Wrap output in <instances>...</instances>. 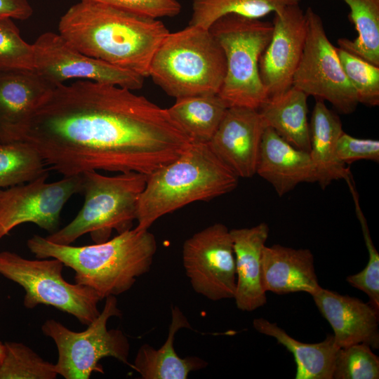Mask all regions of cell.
Here are the masks:
<instances>
[{
  "instance_id": "1",
  "label": "cell",
  "mask_w": 379,
  "mask_h": 379,
  "mask_svg": "<svg viewBox=\"0 0 379 379\" xmlns=\"http://www.w3.org/2000/svg\"><path fill=\"white\" fill-rule=\"evenodd\" d=\"M22 141L63 177L90 171L148 175L192 142L166 109L130 89L88 80L56 86Z\"/></svg>"
},
{
  "instance_id": "2",
  "label": "cell",
  "mask_w": 379,
  "mask_h": 379,
  "mask_svg": "<svg viewBox=\"0 0 379 379\" xmlns=\"http://www.w3.org/2000/svg\"><path fill=\"white\" fill-rule=\"evenodd\" d=\"M58 30L82 53L143 77H149L153 55L169 33L159 19L81 0L60 18Z\"/></svg>"
},
{
  "instance_id": "3",
  "label": "cell",
  "mask_w": 379,
  "mask_h": 379,
  "mask_svg": "<svg viewBox=\"0 0 379 379\" xmlns=\"http://www.w3.org/2000/svg\"><path fill=\"white\" fill-rule=\"evenodd\" d=\"M27 246L36 258H56L72 269L75 283L91 288L101 300L128 291L150 270L157 248L152 233L135 228L92 245L58 244L35 234Z\"/></svg>"
},
{
  "instance_id": "4",
  "label": "cell",
  "mask_w": 379,
  "mask_h": 379,
  "mask_svg": "<svg viewBox=\"0 0 379 379\" xmlns=\"http://www.w3.org/2000/svg\"><path fill=\"white\" fill-rule=\"evenodd\" d=\"M238 180L208 143L192 142L174 161L147 175L138 204L135 229L147 230L161 216L190 203L230 192Z\"/></svg>"
},
{
  "instance_id": "5",
  "label": "cell",
  "mask_w": 379,
  "mask_h": 379,
  "mask_svg": "<svg viewBox=\"0 0 379 379\" xmlns=\"http://www.w3.org/2000/svg\"><path fill=\"white\" fill-rule=\"evenodd\" d=\"M226 74L224 52L208 29L188 25L168 33L152 58L149 77L176 99L218 94Z\"/></svg>"
},
{
  "instance_id": "6",
  "label": "cell",
  "mask_w": 379,
  "mask_h": 379,
  "mask_svg": "<svg viewBox=\"0 0 379 379\" xmlns=\"http://www.w3.org/2000/svg\"><path fill=\"white\" fill-rule=\"evenodd\" d=\"M81 175L83 206L69 223L46 238L69 245L89 233L97 244L107 241L113 230L120 234L131 230L147 175L131 171L107 176L90 171Z\"/></svg>"
},
{
  "instance_id": "7",
  "label": "cell",
  "mask_w": 379,
  "mask_h": 379,
  "mask_svg": "<svg viewBox=\"0 0 379 379\" xmlns=\"http://www.w3.org/2000/svg\"><path fill=\"white\" fill-rule=\"evenodd\" d=\"M208 29L226 60V74L218 95L228 107L258 109L269 98L260 77L259 61L270 41L272 23L227 14L218 18Z\"/></svg>"
},
{
  "instance_id": "8",
  "label": "cell",
  "mask_w": 379,
  "mask_h": 379,
  "mask_svg": "<svg viewBox=\"0 0 379 379\" xmlns=\"http://www.w3.org/2000/svg\"><path fill=\"white\" fill-rule=\"evenodd\" d=\"M121 316L117 298L109 295L99 315L83 331H74L55 319H47L41 328L56 345L58 375L65 379H88L93 373H104L99 361L107 357L130 365L127 337L121 330L107 327L111 317Z\"/></svg>"
},
{
  "instance_id": "9",
  "label": "cell",
  "mask_w": 379,
  "mask_h": 379,
  "mask_svg": "<svg viewBox=\"0 0 379 379\" xmlns=\"http://www.w3.org/2000/svg\"><path fill=\"white\" fill-rule=\"evenodd\" d=\"M63 267L53 258L29 260L16 253L0 252V274L23 288L26 308L51 305L88 326L100 312L101 298L90 287L67 282L62 277Z\"/></svg>"
},
{
  "instance_id": "10",
  "label": "cell",
  "mask_w": 379,
  "mask_h": 379,
  "mask_svg": "<svg viewBox=\"0 0 379 379\" xmlns=\"http://www.w3.org/2000/svg\"><path fill=\"white\" fill-rule=\"evenodd\" d=\"M305 12L307 35L293 86L317 100L328 101L341 114L353 112L359 104L321 17L311 8Z\"/></svg>"
},
{
  "instance_id": "11",
  "label": "cell",
  "mask_w": 379,
  "mask_h": 379,
  "mask_svg": "<svg viewBox=\"0 0 379 379\" xmlns=\"http://www.w3.org/2000/svg\"><path fill=\"white\" fill-rule=\"evenodd\" d=\"M182 256L196 293L213 301L234 298L235 257L230 230L225 225L215 223L186 239Z\"/></svg>"
},
{
  "instance_id": "12",
  "label": "cell",
  "mask_w": 379,
  "mask_h": 379,
  "mask_svg": "<svg viewBox=\"0 0 379 379\" xmlns=\"http://www.w3.org/2000/svg\"><path fill=\"white\" fill-rule=\"evenodd\" d=\"M48 173L25 183L0 190V239L14 227L33 223L50 234L58 230L61 211L81 193L82 175L46 182Z\"/></svg>"
},
{
  "instance_id": "13",
  "label": "cell",
  "mask_w": 379,
  "mask_h": 379,
  "mask_svg": "<svg viewBox=\"0 0 379 379\" xmlns=\"http://www.w3.org/2000/svg\"><path fill=\"white\" fill-rule=\"evenodd\" d=\"M32 46L34 69L55 86L72 79L114 85L131 91L143 86L145 77L82 53L60 34L45 32Z\"/></svg>"
},
{
  "instance_id": "14",
  "label": "cell",
  "mask_w": 379,
  "mask_h": 379,
  "mask_svg": "<svg viewBox=\"0 0 379 379\" xmlns=\"http://www.w3.org/2000/svg\"><path fill=\"white\" fill-rule=\"evenodd\" d=\"M270 41L259 61V73L269 98L293 86L307 35L305 12L299 4L274 13Z\"/></svg>"
},
{
  "instance_id": "15",
  "label": "cell",
  "mask_w": 379,
  "mask_h": 379,
  "mask_svg": "<svg viewBox=\"0 0 379 379\" xmlns=\"http://www.w3.org/2000/svg\"><path fill=\"white\" fill-rule=\"evenodd\" d=\"M266 125L258 109L229 107L208 142L217 157L239 178L256 174Z\"/></svg>"
},
{
  "instance_id": "16",
  "label": "cell",
  "mask_w": 379,
  "mask_h": 379,
  "mask_svg": "<svg viewBox=\"0 0 379 379\" xmlns=\"http://www.w3.org/2000/svg\"><path fill=\"white\" fill-rule=\"evenodd\" d=\"M55 87L34 69H0V143L22 140L34 112Z\"/></svg>"
},
{
  "instance_id": "17",
  "label": "cell",
  "mask_w": 379,
  "mask_h": 379,
  "mask_svg": "<svg viewBox=\"0 0 379 379\" xmlns=\"http://www.w3.org/2000/svg\"><path fill=\"white\" fill-rule=\"evenodd\" d=\"M312 297L332 327L339 348L357 343H364L374 350L379 348V310L359 298L322 287Z\"/></svg>"
},
{
  "instance_id": "18",
  "label": "cell",
  "mask_w": 379,
  "mask_h": 379,
  "mask_svg": "<svg viewBox=\"0 0 379 379\" xmlns=\"http://www.w3.org/2000/svg\"><path fill=\"white\" fill-rule=\"evenodd\" d=\"M256 174L270 183L279 197L300 183L317 182L310 153L293 147L268 126L262 134Z\"/></svg>"
},
{
  "instance_id": "19",
  "label": "cell",
  "mask_w": 379,
  "mask_h": 379,
  "mask_svg": "<svg viewBox=\"0 0 379 379\" xmlns=\"http://www.w3.org/2000/svg\"><path fill=\"white\" fill-rule=\"evenodd\" d=\"M261 283L265 292L278 295L305 292L312 295L321 288L310 250L279 244L262 250Z\"/></svg>"
},
{
  "instance_id": "20",
  "label": "cell",
  "mask_w": 379,
  "mask_h": 379,
  "mask_svg": "<svg viewBox=\"0 0 379 379\" xmlns=\"http://www.w3.org/2000/svg\"><path fill=\"white\" fill-rule=\"evenodd\" d=\"M269 232L265 222L230 230L237 275L234 299L240 310L251 312L267 302L261 283V256Z\"/></svg>"
},
{
  "instance_id": "21",
  "label": "cell",
  "mask_w": 379,
  "mask_h": 379,
  "mask_svg": "<svg viewBox=\"0 0 379 379\" xmlns=\"http://www.w3.org/2000/svg\"><path fill=\"white\" fill-rule=\"evenodd\" d=\"M339 117L329 109L324 101L317 100L310 124L311 159L317 182L324 190L333 181L352 178L350 168L337 157V142L343 133Z\"/></svg>"
},
{
  "instance_id": "22",
  "label": "cell",
  "mask_w": 379,
  "mask_h": 379,
  "mask_svg": "<svg viewBox=\"0 0 379 379\" xmlns=\"http://www.w3.org/2000/svg\"><path fill=\"white\" fill-rule=\"evenodd\" d=\"M182 328H190L186 317L177 306L171 309V322L164 345L154 349L148 344L138 350L131 367L143 379H186L190 373L207 366V362L194 356L180 357L174 348L175 335Z\"/></svg>"
},
{
  "instance_id": "23",
  "label": "cell",
  "mask_w": 379,
  "mask_h": 379,
  "mask_svg": "<svg viewBox=\"0 0 379 379\" xmlns=\"http://www.w3.org/2000/svg\"><path fill=\"white\" fill-rule=\"evenodd\" d=\"M259 333L271 336L291 352L296 364L295 379H333L334 364L339 347L333 335L317 343H305L290 336L276 323L263 318L253 321Z\"/></svg>"
},
{
  "instance_id": "24",
  "label": "cell",
  "mask_w": 379,
  "mask_h": 379,
  "mask_svg": "<svg viewBox=\"0 0 379 379\" xmlns=\"http://www.w3.org/2000/svg\"><path fill=\"white\" fill-rule=\"evenodd\" d=\"M307 97L304 92L291 86L282 93L270 97L258 110L266 126L293 147L309 152Z\"/></svg>"
},
{
  "instance_id": "25",
  "label": "cell",
  "mask_w": 379,
  "mask_h": 379,
  "mask_svg": "<svg viewBox=\"0 0 379 379\" xmlns=\"http://www.w3.org/2000/svg\"><path fill=\"white\" fill-rule=\"evenodd\" d=\"M227 108L218 94H205L178 98L166 109L192 142L208 143Z\"/></svg>"
},
{
  "instance_id": "26",
  "label": "cell",
  "mask_w": 379,
  "mask_h": 379,
  "mask_svg": "<svg viewBox=\"0 0 379 379\" xmlns=\"http://www.w3.org/2000/svg\"><path fill=\"white\" fill-rule=\"evenodd\" d=\"M350 8L349 20L357 36L338 39L339 47L379 66V0H343Z\"/></svg>"
},
{
  "instance_id": "27",
  "label": "cell",
  "mask_w": 379,
  "mask_h": 379,
  "mask_svg": "<svg viewBox=\"0 0 379 379\" xmlns=\"http://www.w3.org/2000/svg\"><path fill=\"white\" fill-rule=\"evenodd\" d=\"M299 2L300 0H193L189 25L208 29L218 18L227 14L261 18Z\"/></svg>"
},
{
  "instance_id": "28",
  "label": "cell",
  "mask_w": 379,
  "mask_h": 379,
  "mask_svg": "<svg viewBox=\"0 0 379 379\" xmlns=\"http://www.w3.org/2000/svg\"><path fill=\"white\" fill-rule=\"evenodd\" d=\"M46 167L29 143H0V190L32 181L48 173Z\"/></svg>"
},
{
  "instance_id": "29",
  "label": "cell",
  "mask_w": 379,
  "mask_h": 379,
  "mask_svg": "<svg viewBox=\"0 0 379 379\" xmlns=\"http://www.w3.org/2000/svg\"><path fill=\"white\" fill-rule=\"evenodd\" d=\"M55 364L22 343L5 342L0 379H55Z\"/></svg>"
},
{
  "instance_id": "30",
  "label": "cell",
  "mask_w": 379,
  "mask_h": 379,
  "mask_svg": "<svg viewBox=\"0 0 379 379\" xmlns=\"http://www.w3.org/2000/svg\"><path fill=\"white\" fill-rule=\"evenodd\" d=\"M343 72L353 88L359 104L379 105V66L340 47L336 48Z\"/></svg>"
},
{
  "instance_id": "31",
  "label": "cell",
  "mask_w": 379,
  "mask_h": 379,
  "mask_svg": "<svg viewBox=\"0 0 379 379\" xmlns=\"http://www.w3.org/2000/svg\"><path fill=\"white\" fill-rule=\"evenodd\" d=\"M352 194L357 218L360 222L364 242L368 253V261L363 270L350 275L346 281L353 287L362 291L369 298L368 303L379 310V254L377 251L368 227L366 219L359 205V195L353 180L346 182Z\"/></svg>"
},
{
  "instance_id": "32",
  "label": "cell",
  "mask_w": 379,
  "mask_h": 379,
  "mask_svg": "<svg viewBox=\"0 0 379 379\" xmlns=\"http://www.w3.org/2000/svg\"><path fill=\"white\" fill-rule=\"evenodd\" d=\"M379 358L364 343L339 348L335 360L333 379H378Z\"/></svg>"
},
{
  "instance_id": "33",
  "label": "cell",
  "mask_w": 379,
  "mask_h": 379,
  "mask_svg": "<svg viewBox=\"0 0 379 379\" xmlns=\"http://www.w3.org/2000/svg\"><path fill=\"white\" fill-rule=\"evenodd\" d=\"M10 18H0V69H34L32 44L27 43Z\"/></svg>"
},
{
  "instance_id": "34",
  "label": "cell",
  "mask_w": 379,
  "mask_h": 379,
  "mask_svg": "<svg viewBox=\"0 0 379 379\" xmlns=\"http://www.w3.org/2000/svg\"><path fill=\"white\" fill-rule=\"evenodd\" d=\"M97 1L126 11L159 19L174 17L181 11L177 0H81Z\"/></svg>"
},
{
  "instance_id": "35",
  "label": "cell",
  "mask_w": 379,
  "mask_h": 379,
  "mask_svg": "<svg viewBox=\"0 0 379 379\" xmlns=\"http://www.w3.org/2000/svg\"><path fill=\"white\" fill-rule=\"evenodd\" d=\"M338 159L345 164L358 160L379 161V141L354 138L343 132L337 142Z\"/></svg>"
},
{
  "instance_id": "36",
  "label": "cell",
  "mask_w": 379,
  "mask_h": 379,
  "mask_svg": "<svg viewBox=\"0 0 379 379\" xmlns=\"http://www.w3.org/2000/svg\"><path fill=\"white\" fill-rule=\"evenodd\" d=\"M33 13L27 0H0V18L25 20Z\"/></svg>"
},
{
  "instance_id": "37",
  "label": "cell",
  "mask_w": 379,
  "mask_h": 379,
  "mask_svg": "<svg viewBox=\"0 0 379 379\" xmlns=\"http://www.w3.org/2000/svg\"><path fill=\"white\" fill-rule=\"evenodd\" d=\"M4 354V343L0 341V363Z\"/></svg>"
}]
</instances>
